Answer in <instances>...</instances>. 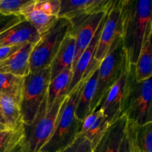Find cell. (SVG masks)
<instances>
[{
  "label": "cell",
  "instance_id": "cell-1",
  "mask_svg": "<svg viewBox=\"0 0 152 152\" xmlns=\"http://www.w3.org/2000/svg\"><path fill=\"white\" fill-rule=\"evenodd\" d=\"M122 41L129 63L137 61L147 26L152 22L150 0H120Z\"/></svg>",
  "mask_w": 152,
  "mask_h": 152
},
{
  "label": "cell",
  "instance_id": "cell-2",
  "mask_svg": "<svg viewBox=\"0 0 152 152\" xmlns=\"http://www.w3.org/2000/svg\"><path fill=\"white\" fill-rule=\"evenodd\" d=\"M86 78L65 97L58 114L54 129L39 152H59L71 145L77 138L83 122L75 115V108Z\"/></svg>",
  "mask_w": 152,
  "mask_h": 152
},
{
  "label": "cell",
  "instance_id": "cell-3",
  "mask_svg": "<svg viewBox=\"0 0 152 152\" xmlns=\"http://www.w3.org/2000/svg\"><path fill=\"white\" fill-rule=\"evenodd\" d=\"M151 78L137 81L135 65L130 64L129 82L122 106V114L128 121L138 125L152 123Z\"/></svg>",
  "mask_w": 152,
  "mask_h": 152
},
{
  "label": "cell",
  "instance_id": "cell-4",
  "mask_svg": "<svg viewBox=\"0 0 152 152\" xmlns=\"http://www.w3.org/2000/svg\"><path fill=\"white\" fill-rule=\"evenodd\" d=\"M66 96L65 95L58 98L48 111L45 97L33 121L28 125L22 123V152L40 151L51 136L59 111Z\"/></svg>",
  "mask_w": 152,
  "mask_h": 152
},
{
  "label": "cell",
  "instance_id": "cell-5",
  "mask_svg": "<svg viewBox=\"0 0 152 152\" xmlns=\"http://www.w3.org/2000/svg\"><path fill=\"white\" fill-rule=\"evenodd\" d=\"M127 59L120 35L114 40L109 52L99 63L96 91L92 100L91 112L98 108L104 95L118 80Z\"/></svg>",
  "mask_w": 152,
  "mask_h": 152
},
{
  "label": "cell",
  "instance_id": "cell-6",
  "mask_svg": "<svg viewBox=\"0 0 152 152\" xmlns=\"http://www.w3.org/2000/svg\"><path fill=\"white\" fill-rule=\"evenodd\" d=\"M50 81V67L29 72L23 79L20 114L23 124L33 121L45 99Z\"/></svg>",
  "mask_w": 152,
  "mask_h": 152
},
{
  "label": "cell",
  "instance_id": "cell-7",
  "mask_svg": "<svg viewBox=\"0 0 152 152\" xmlns=\"http://www.w3.org/2000/svg\"><path fill=\"white\" fill-rule=\"evenodd\" d=\"M71 29L69 20L58 18L47 31L40 36L34 46L30 57V72L50 67L52 60L57 53L61 43Z\"/></svg>",
  "mask_w": 152,
  "mask_h": 152
},
{
  "label": "cell",
  "instance_id": "cell-8",
  "mask_svg": "<svg viewBox=\"0 0 152 152\" xmlns=\"http://www.w3.org/2000/svg\"><path fill=\"white\" fill-rule=\"evenodd\" d=\"M113 1L111 0H60L58 18L69 20L71 29L68 34L74 37L81 24L91 15L108 11Z\"/></svg>",
  "mask_w": 152,
  "mask_h": 152
},
{
  "label": "cell",
  "instance_id": "cell-9",
  "mask_svg": "<svg viewBox=\"0 0 152 152\" xmlns=\"http://www.w3.org/2000/svg\"><path fill=\"white\" fill-rule=\"evenodd\" d=\"M59 7L60 0H32L22 9L20 15L41 36L58 19Z\"/></svg>",
  "mask_w": 152,
  "mask_h": 152
},
{
  "label": "cell",
  "instance_id": "cell-10",
  "mask_svg": "<svg viewBox=\"0 0 152 152\" xmlns=\"http://www.w3.org/2000/svg\"><path fill=\"white\" fill-rule=\"evenodd\" d=\"M130 63L127 59L118 80L102 97L98 108H100L111 126L122 114V106L129 82Z\"/></svg>",
  "mask_w": 152,
  "mask_h": 152
},
{
  "label": "cell",
  "instance_id": "cell-11",
  "mask_svg": "<svg viewBox=\"0 0 152 152\" xmlns=\"http://www.w3.org/2000/svg\"><path fill=\"white\" fill-rule=\"evenodd\" d=\"M121 33L120 1H114L112 5L106 13L105 23L102 27L99 42L94 56V62L100 63L109 52L114 40L121 35Z\"/></svg>",
  "mask_w": 152,
  "mask_h": 152
},
{
  "label": "cell",
  "instance_id": "cell-12",
  "mask_svg": "<svg viewBox=\"0 0 152 152\" xmlns=\"http://www.w3.org/2000/svg\"><path fill=\"white\" fill-rule=\"evenodd\" d=\"M105 17H106V14L105 15L102 22L99 24V28L95 33L91 41L90 42L88 45L85 49L84 51L83 52L81 56H80L78 60L74 65V66L72 68V78H71V83H70L68 89L66 91V96H68L72 91L73 89L79 84V83L81 82V80L84 77L85 74L87 72L88 70L90 68L91 65L92 61L94 60L95 52H96V47H97L98 42H99L101 31H102V27L105 23Z\"/></svg>",
  "mask_w": 152,
  "mask_h": 152
},
{
  "label": "cell",
  "instance_id": "cell-13",
  "mask_svg": "<svg viewBox=\"0 0 152 152\" xmlns=\"http://www.w3.org/2000/svg\"><path fill=\"white\" fill-rule=\"evenodd\" d=\"M40 34L25 19L0 34V48L19 45L25 43H37Z\"/></svg>",
  "mask_w": 152,
  "mask_h": 152
},
{
  "label": "cell",
  "instance_id": "cell-14",
  "mask_svg": "<svg viewBox=\"0 0 152 152\" xmlns=\"http://www.w3.org/2000/svg\"><path fill=\"white\" fill-rule=\"evenodd\" d=\"M126 136L129 152H152V123L138 125L127 120Z\"/></svg>",
  "mask_w": 152,
  "mask_h": 152
},
{
  "label": "cell",
  "instance_id": "cell-15",
  "mask_svg": "<svg viewBox=\"0 0 152 152\" xmlns=\"http://www.w3.org/2000/svg\"><path fill=\"white\" fill-rule=\"evenodd\" d=\"M37 43H26L17 52L0 62V73L24 77L30 72V57Z\"/></svg>",
  "mask_w": 152,
  "mask_h": 152
},
{
  "label": "cell",
  "instance_id": "cell-16",
  "mask_svg": "<svg viewBox=\"0 0 152 152\" xmlns=\"http://www.w3.org/2000/svg\"><path fill=\"white\" fill-rule=\"evenodd\" d=\"M106 13L107 11H101L91 15L84 22L81 24L75 33L74 37L76 39V52L72 68L91 41Z\"/></svg>",
  "mask_w": 152,
  "mask_h": 152
},
{
  "label": "cell",
  "instance_id": "cell-17",
  "mask_svg": "<svg viewBox=\"0 0 152 152\" xmlns=\"http://www.w3.org/2000/svg\"><path fill=\"white\" fill-rule=\"evenodd\" d=\"M75 52V37L68 34L50 65V80L65 70H72Z\"/></svg>",
  "mask_w": 152,
  "mask_h": 152
},
{
  "label": "cell",
  "instance_id": "cell-18",
  "mask_svg": "<svg viewBox=\"0 0 152 152\" xmlns=\"http://www.w3.org/2000/svg\"><path fill=\"white\" fill-rule=\"evenodd\" d=\"M126 117L122 116L112 123L91 152H118L126 134Z\"/></svg>",
  "mask_w": 152,
  "mask_h": 152
},
{
  "label": "cell",
  "instance_id": "cell-19",
  "mask_svg": "<svg viewBox=\"0 0 152 152\" xmlns=\"http://www.w3.org/2000/svg\"><path fill=\"white\" fill-rule=\"evenodd\" d=\"M152 22L148 25L144 36L142 48L135 64V78L137 81H142L151 78L152 74Z\"/></svg>",
  "mask_w": 152,
  "mask_h": 152
},
{
  "label": "cell",
  "instance_id": "cell-20",
  "mask_svg": "<svg viewBox=\"0 0 152 152\" xmlns=\"http://www.w3.org/2000/svg\"><path fill=\"white\" fill-rule=\"evenodd\" d=\"M97 77L98 68H96L85 77L86 81L80 92L75 108L76 117L82 122L91 113L92 100L96 91Z\"/></svg>",
  "mask_w": 152,
  "mask_h": 152
},
{
  "label": "cell",
  "instance_id": "cell-21",
  "mask_svg": "<svg viewBox=\"0 0 152 152\" xmlns=\"http://www.w3.org/2000/svg\"><path fill=\"white\" fill-rule=\"evenodd\" d=\"M72 75V70L67 69L50 80L46 95L47 111L50 110L58 98L66 96V91L71 83Z\"/></svg>",
  "mask_w": 152,
  "mask_h": 152
},
{
  "label": "cell",
  "instance_id": "cell-22",
  "mask_svg": "<svg viewBox=\"0 0 152 152\" xmlns=\"http://www.w3.org/2000/svg\"><path fill=\"white\" fill-rule=\"evenodd\" d=\"M0 114L9 130H17L22 124L19 105L12 98L0 94Z\"/></svg>",
  "mask_w": 152,
  "mask_h": 152
},
{
  "label": "cell",
  "instance_id": "cell-23",
  "mask_svg": "<svg viewBox=\"0 0 152 152\" xmlns=\"http://www.w3.org/2000/svg\"><path fill=\"white\" fill-rule=\"evenodd\" d=\"M24 77L10 74L0 73V94L12 98L20 105Z\"/></svg>",
  "mask_w": 152,
  "mask_h": 152
},
{
  "label": "cell",
  "instance_id": "cell-24",
  "mask_svg": "<svg viewBox=\"0 0 152 152\" xmlns=\"http://www.w3.org/2000/svg\"><path fill=\"white\" fill-rule=\"evenodd\" d=\"M109 126L110 125L107 120L106 117L104 115L103 112H102V114L96 119L94 123L91 126L88 132L83 135V137L86 138L90 142L92 150L95 148V146L97 145L99 140L102 139V137L104 136L105 132H107Z\"/></svg>",
  "mask_w": 152,
  "mask_h": 152
},
{
  "label": "cell",
  "instance_id": "cell-25",
  "mask_svg": "<svg viewBox=\"0 0 152 152\" xmlns=\"http://www.w3.org/2000/svg\"><path fill=\"white\" fill-rule=\"evenodd\" d=\"M32 0H0V13L4 15H20L22 9Z\"/></svg>",
  "mask_w": 152,
  "mask_h": 152
},
{
  "label": "cell",
  "instance_id": "cell-26",
  "mask_svg": "<svg viewBox=\"0 0 152 152\" xmlns=\"http://www.w3.org/2000/svg\"><path fill=\"white\" fill-rule=\"evenodd\" d=\"M23 133L22 124L17 130H7L4 135L0 137V152H3L12 142L16 140Z\"/></svg>",
  "mask_w": 152,
  "mask_h": 152
},
{
  "label": "cell",
  "instance_id": "cell-27",
  "mask_svg": "<svg viewBox=\"0 0 152 152\" xmlns=\"http://www.w3.org/2000/svg\"><path fill=\"white\" fill-rule=\"evenodd\" d=\"M90 142L86 138L77 137L70 146L59 152H91Z\"/></svg>",
  "mask_w": 152,
  "mask_h": 152
},
{
  "label": "cell",
  "instance_id": "cell-28",
  "mask_svg": "<svg viewBox=\"0 0 152 152\" xmlns=\"http://www.w3.org/2000/svg\"><path fill=\"white\" fill-rule=\"evenodd\" d=\"M24 19L22 15H4L0 13V34Z\"/></svg>",
  "mask_w": 152,
  "mask_h": 152
},
{
  "label": "cell",
  "instance_id": "cell-29",
  "mask_svg": "<svg viewBox=\"0 0 152 152\" xmlns=\"http://www.w3.org/2000/svg\"><path fill=\"white\" fill-rule=\"evenodd\" d=\"M102 111L99 108H96V110H94V111L91 112L86 118L84 119V120L83 121V124H82L81 129H80V132L79 133L77 137H83V135L88 132L89 129L91 128V126L94 123V122L96 121V119L99 117V116L102 114Z\"/></svg>",
  "mask_w": 152,
  "mask_h": 152
},
{
  "label": "cell",
  "instance_id": "cell-30",
  "mask_svg": "<svg viewBox=\"0 0 152 152\" xmlns=\"http://www.w3.org/2000/svg\"><path fill=\"white\" fill-rule=\"evenodd\" d=\"M25 44H26V43H25ZM25 44L19 45L7 46V47L0 48V62L7 59V58L10 57V56L14 54V53H16V52H17Z\"/></svg>",
  "mask_w": 152,
  "mask_h": 152
},
{
  "label": "cell",
  "instance_id": "cell-31",
  "mask_svg": "<svg viewBox=\"0 0 152 152\" xmlns=\"http://www.w3.org/2000/svg\"><path fill=\"white\" fill-rule=\"evenodd\" d=\"M118 152H129V143H128V140H127V138H126V134H125L124 138H123L121 143H120Z\"/></svg>",
  "mask_w": 152,
  "mask_h": 152
},
{
  "label": "cell",
  "instance_id": "cell-32",
  "mask_svg": "<svg viewBox=\"0 0 152 152\" xmlns=\"http://www.w3.org/2000/svg\"><path fill=\"white\" fill-rule=\"evenodd\" d=\"M0 123H1V124H2V125H4V126H6L5 121H4V118H3L2 116H1V114H0ZM6 127H7V126H6Z\"/></svg>",
  "mask_w": 152,
  "mask_h": 152
},
{
  "label": "cell",
  "instance_id": "cell-33",
  "mask_svg": "<svg viewBox=\"0 0 152 152\" xmlns=\"http://www.w3.org/2000/svg\"><path fill=\"white\" fill-rule=\"evenodd\" d=\"M4 130H7V128L5 126H4V125L0 123V131H4Z\"/></svg>",
  "mask_w": 152,
  "mask_h": 152
},
{
  "label": "cell",
  "instance_id": "cell-34",
  "mask_svg": "<svg viewBox=\"0 0 152 152\" xmlns=\"http://www.w3.org/2000/svg\"><path fill=\"white\" fill-rule=\"evenodd\" d=\"M7 130H9V129H7ZM7 130H4V131H0V137H1L2 135H4V134H5V132H7Z\"/></svg>",
  "mask_w": 152,
  "mask_h": 152
}]
</instances>
